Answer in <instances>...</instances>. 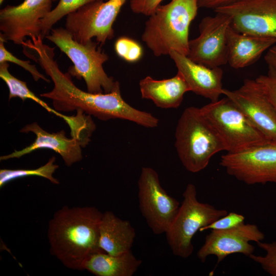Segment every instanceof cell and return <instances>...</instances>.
Listing matches in <instances>:
<instances>
[{
	"instance_id": "obj_1",
	"label": "cell",
	"mask_w": 276,
	"mask_h": 276,
	"mask_svg": "<svg viewBox=\"0 0 276 276\" xmlns=\"http://www.w3.org/2000/svg\"><path fill=\"white\" fill-rule=\"evenodd\" d=\"M54 57L53 49H45L38 54L36 61L51 78L54 84L51 91L40 96L52 100L55 110L60 111L81 110L103 121L120 119L142 126L148 124L150 113L133 108L124 100L118 81L109 93L93 94L84 91L74 84L68 72L63 73L60 70Z\"/></svg>"
},
{
	"instance_id": "obj_2",
	"label": "cell",
	"mask_w": 276,
	"mask_h": 276,
	"mask_svg": "<svg viewBox=\"0 0 276 276\" xmlns=\"http://www.w3.org/2000/svg\"><path fill=\"white\" fill-rule=\"evenodd\" d=\"M103 213L94 206L65 205L49 222L50 250L65 266L82 270L92 254L104 251L100 246L99 226Z\"/></svg>"
},
{
	"instance_id": "obj_3",
	"label": "cell",
	"mask_w": 276,
	"mask_h": 276,
	"mask_svg": "<svg viewBox=\"0 0 276 276\" xmlns=\"http://www.w3.org/2000/svg\"><path fill=\"white\" fill-rule=\"evenodd\" d=\"M198 8V0L160 5L145 22L142 41L156 57L169 55L171 50L187 56L189 28Z\"/></svg>"
},
{
	"instance_id": "obj_4",
	"label": "cell",
	"mask_w": 276,
	"mask_h": 276,
	"mask_svg": "<svg viewBox=\"0 0 276 276\" xmlns=\"http://www.w3.org/2000/svg\"><path fill=\"white\" fill-rule=\"evenodd\" d=\"M175 147L186 169L197 173L204 169L212 157L226 151L221 137L202 113L200 108H186L175 129Z\"/></svg>"
},
{
	"instance_id": "obj_5",
	"label": "cell",
	"mask_w": 276,
	"mask_h": 276,
	"mask_svg": "<svg viewBox=\"0 0 276 276\" xmlns=\"http://www.w3.org/2000/svg\"><path fill=\"white\" fill-rule=\"evenodd\" d=\"M55 44L72 61L68 73L78 80L82 78L86 83L87 91L93 94L110 93L117 81L105 73L103 64L109 56L97 42L89 40L81 43L75 40L65 28H52L45 36Z\"/></svg>"
},
{
	"instance_id": "obj_6",
	"label": "cell",
	"mask_w": 276,
	"mask_h": 276,
	"mask_svg": "<svg viewBox=\"0 0 276 276\" xmlns=\"http://www.w3.org/2000/svg\"><path fill=\"white\" fill-rule=\"evenodd\" d=\"M182 196L183 200L177 214L165 234L173 254L186 259L193 254L192 238L197 232L228 212L199 201L196 188L193 183L187 185Z\"/></svg>"
},
{
	"instance_id": "obj_7",
	"label": "cell",
	"mask_w": 276,
	"mask_h": 276,
	"mask_svg": "<svg viewBox=\"0 0 276 276\" xmlns=\"http://www.w3.org/2000/svg\"><path fill=\"white\" fill-rule=\"evenodd\" d=\"M222 140L227 152H236L270 141L226 97L200 108Z\"/></svg>"
},
{
	"instance_id": "obj_8",
	"label": "cell",
	"mask_w": 276,
	"mask_h": 276,
	"mask_svg": "<svg viewBox=\"0 0 276 276\" xmlns=\"http://www.w3.org/2000/svg\"><path fill=\"white\" fill-rule=\"evenodd\" d=\"M127 0H97L66 16L65 29L74 39L85 43L95 38L100 45L114 37L113 23Z\"/></svg>"
},
{
	"instance_id": "obj_9",
	"label": "cell",
	"mask_w": 276,
	"mask_h": 276,
	"mask_svg": "<svg viewBox=\"0 0 276 276\" xmlns=\"http://www.w3.org/2000/svg\"><path fill=\"white\" fill-rule=\"evenodd\" d=\"M227 173L248 185L276 184V141L255 145L221 156Z\"/></svg>"
},
{
	"instance_id": "obj_10",
	"label": "cell",
	"mask_w": 276,
	"mask_h": 276,
	"mask_svg": "<svg viewBox=\"0 0 276 276\" xmlns=\"http://www.w3.org/2000/svg\"><path fill=\"white\" fill-rule=\"evenodd\" d=\"M137 184L142 215L154 234H165L177 214L179 202L163 189L157 173L151 167L142 168Z\"/></svg>"
},
{
	"instance_id": "obj_11",
	"label": "cell",
	"mask_w": 276,
	"mask_h": 276,
	"mask_svg": "<svg viewBox=\"0 0 276 276\" xmlns=\"http://www.w3.org/2000/svg\"><path fill=\"white\" fill-rule=\"evenodd\" d=\"M215 13L201 19L199 35L189 40L187 55L195 62L212 68L227 63V32L231 22L228 15Z\"/></svg>"
},
{
	"instance_id": "obj_12",
	"label": "cell",
	"mask_w": 276,
	"mask_h": 276,
	"mask_svg": "<svg viewBox=\"0 0 276 276\" xmlns=\"http://www.w3.org/2000/svg\"><path fill=\"white\" fill-rule=\"evenodd\" d=\"M214 11L228 15L236 31L276 41V0H235Z\"/></svg>"
},
{
	"instance_id": "obj_13",
	"label": "cell",
	"mask_w": 276,
	"mask_h": 276,
	"mask_svg": "<svg viewBox=\"0 0 276 276\" xmlns=\"http://www.w3.org/2000/svg\"><path fill=\"white\" fill-rule=\"evenodd\" d=\"M52 0H24L0 10V39L22 45L29 37L41 34L42 20L51 11Z\"/></svg>"
},
{
	"instance_id": "obj_14",
	"label": "cell",
	"mask_w": 276,
	"mask_h": 276,
	"mask_svg": "<svg viewBox=\"0 0 276 276\" xmlns=\"http://www.w3.org/2000/svg\"><path fill=\"white\" fill-rule=\"evenodd\" d=\"M264 238V233L255 224L243 223L229 229L211 230L197 256L203 263L208 257L214 255L217 258V265L232 254H242L248 257L255 250L249 242L257 243Z\"/></svg>"
},
{
	"instance_id": "obj_15",
	"label": "cell",
	"mask_w": 276,
	"mask_h": 276,
	"mask_svg": "<svg viewBox=\"0 0 276 276\" xmlns=\"http://www.w3.org/2000/svg\"><path fill=\"white\" fill-rule=\"evenodd\" d=\"M268 139L276 141V112L256 79H245L237 89L222 90Z\"/></svg>"
},
{
	"instance_id": "obj_16",
	"label": "cell",
	"mask_w": 276,
	"mask_h": 276,
	"mask_svg": "<svg viewBox=\"0 0 276 276\" xmlns=\"http://www.w3.org/2000/svg\"><path fill=\"white\" fill-rule=\"evenodd\" d=\"M169 55L188 86L190 91L209 99L217 101L222 95L223 70L220 67H209L197 63L187 56L171 50Z\"/></svg>"
},
{
	"instance_id": "obj_17",
	"label": "cell",
	"mask_w": 276,
	"mask_h": 276,
	"mask_svg": "<svg viewBox=\"0 0 276 276\" xmlns=\"http://www.w3.org/2000/svg\"><path fill=\"white\" fill-rule=\"evenodd\" d=\"M20 132H32L36 135V139L31 145L22 150H15L11 154L1 156V160L20 158L41 148L50 149L59 154L67 167H70L82 158L81 142L74 137L67 138L63 130L57 133H49L42 129L37 123L34 122L26 125Z\"/></svg>"
},
{
	"instance_id": "obj_18",
	"label": "cell",
	"mask_w": 276,
	"mask_h": 276,
	"mask_svg": "<svg viewBox=\"0 0 276 276\" xmlns=\"http://www.w3.org/2000/svg\"><path fill=\"white\" fill-rule=\"evenodd\" d=\"M227 63L235 69L254 64L265 51L276 44L273 39L242 33L231 26L227 32Z\"/></svg>"
},
{
	"instance_id": "obj_19",
	"label": "cell",
	"mask_w": 276,
	"mask_h": 276,
	"mask_svg": "<svg viewBox=\"0 0 276 276\" xmlns=\"http://www.w3.org/2000/svg\"><path fill=\"white\" fill-rule=\"evenodd\" d=\"M140 89L143 99L151 100L162 108H177L181 104L184 95L190 91L186 80L177 72L172 78L156 80L147 76L141 80Z\"/></svg>"
},
{
	"instance_id": "obj_20",
	"label": "cell",
	"mask_w": 276,
	"mask_h": 276,
	"mask_svg": "<svg viewBox=\"0 0 276 276\" xmlns=\"http://www.w3.org/2000/svg\"><path fill=\"white\" fill-rule=\"evenodd\" d=\"M135 235V229L129 221L119 218L111 211L103 213L99 243L104 252L117 255L130 251Z\"/></svg>"
},
{
	"instance_id": "obj_21",
	"label": "cell",
	"mask_w": 276,
	"mask_h": 276,
	"mask_svg": "<svg viewBox=\"0 0 276 276\" xmlns=\"http://www.w3.org/2000/svg\"><path fill=\"white\" fill-rule=\"evenodd\" d=\"M142 263L131 250L117 255L100 251L91 255L82 268L97 276H132Z\"/></svg>"
},
{
	"instance_id": "obj_22",
	"label": "cell",
	"mask_w": 276,
	"mask_h": 276,
	"mask_svg": "<svg viewBox=\"0 0 276 276\" xmlns=\"http://www.w3.org/2000/svg\"><path fill=\"white\" fill-rule=\"evenodd\" d=\"M9 64L8 62L0 63V77L7 84L9 90V100L12 98L18 97L23 101L31 99L45 108L48 112L52 113L62 119L66 123L70 120V116L63 114L55 109L50 107L46 103L36 96L28 87L27 83L11 75L9 71Z\"/></svg>"
},
{
	"instance_id": "obj_23",
	"label": "cell",
	"mask_w": 276,
	"mask_h": 276,
	"mask_svg": "<svg viewBox=\"0 0 276 276\" xmlns=\"http://www.w3.org/2000/svg\"><path fill=\"white\" fill-rule=\"evenodd\" d=\"M56 158L52 156L44 165L35 169H1L0 170V187L13 179L29 176H37L49 180L52 183L58 185L59 181L53 176V174L58 168L54 164Z\"/></svg>"
},
{
	"instance_id": "obj_24",
	"label": "cell",
	"mask_w": 276,
	"mask_h": 276,
	"mask_svg": "<svg viewBox=\"0 0 276 276\" xmlns=\"http://www.w3.org/2000/svg\"><path fill=\"white\" fill-rule=\"evenodd\" d=\"M95 1L97 0H59L56 7L52 9L42 20L41 36L42 39L50 33L53 26L62 17Z\"/></svg>"
},
{
	"instance_id": "obj_25",
	"label": "cell",
	"mask_w": 276,
	"mask_h": 276,
	"mask_svg": "<svg viewBox=\"0 0 276 276\" xmlns=\"http://www.w3.org/2000/svg\"><path fill=\"white\" fill-rule=\"evenodd\" d=\"M114 50L117 55L128 62L139 61L143 55V49L134 40L120 37L114 43Z\"/></svg>"
},
{
	"instance_id": "obj_26",
	"label": "cell",
	"mask_w": 276,
	"mask_h": 276,
	"mask_svg": "<svg viewBox=\"0 0 276 276\" xmlns=\"http://www.w3.org/2000/svg\"><path fill=\"white\" fill-rule=\"evenodd\" d=\"M257 245L266 251L264 256L251 254L248 257L260 265L262 269L271 276H276V241L266 243L260 241Z\"/></svg>"
},
{
	"instance_id": "obj_27",
	"label": "cell",
	"mask_w": 276,
	"mask_h": 276,
	"mask_svg": "<svg viewBox=\"0 0 276 276\" xmlns=\"http://www.w3.org/2000/svg\"><path fill=\"white\" fill-rule=\"evenodd\" d=\"M5 42L4 41L0 39V63L12 62L20 66L29 72L35 81H37L39 79H42L47 82H50V80L37 70L35 65L31 64L29 60H22L18 59L8 51L5 47Z\"/></svg>"
},
{
	"instance_id": "obj_28",
	"label": "cell",
	"mask_w": 276,
	"mask_h": 276,
	"mask_svg": "<svg viewBox=\"0 0 276 276\" xmlns=\"http://www.w3.org/2000/svg\"><path fill=\"white\" fill-rule=\"evenodd\" d=\"M245 217L235 212H231L210 224L201 228L199 231L205 230H222L229 229L244 223Z\"/></svg>"
},
{
	"instance_id": "obj_29",
	"label": "cell",
	"mask_w": 276,
	"mask_h": 276,
	"mask_svg": "<svg viewBox=\"0 0 276 276\" xmlns=\"http://www.w3.org/2000/svg\"><path fill=\"white\" fill-rule=\"evenodd\" d=\"M255 79L276 112V74L268 71L267 75H261Z\"/></svg>"
},
{
	"instance_id": "obj_30",
	"label": "cell",
	"mask_w": 276,
	"mask_h": 276,
	"mask_svg": "<svg viewBox=\"0 0 276 276\" xmlns=\"http://www.w3.org/2000/svg\"><path fill=\"white\" fill-rule=\"evenodd\" d=\"M164 0H130L132 12L147 16L152 15Z\"/></svg>"
},
{
	"instance_id": "obj_31",
	"label": "cell",
	"mask_w": 276,
	"mask_h": 276,
	"mask_svg": "<svg viewBox=\"0 0 276 276\" xmlns=\"http://www.w3.org/2000/svg\"><path fill=\"white\" fill-rule=\"evenodd\" d=\"M264 60L268 66L269 71L276 74V44L267 51L264 56Z\"/></svg>"
},
{
	"instance_id": "obj_32",
	"label": "cell",
	"mask_w": 276,
	"mask_h": 276,
	"mask_svg": "<svg viewBox=\"0 0 276 276\" xmlns=\"http://www.w3.org/2000/svg\"><path fill=\"white\" fill-rule=\"evenodd\" d=\"M235 0H198L199 8L213 9L228 4Z\"/></svg>"
},
{
	"instance_id": "obj_33",
	"label": "cell",
	"mask_w": 276,
	"mask_h": 276,
	"mask_svg": "<svg viewBox=\"0 0 276 276\" xmlns=\"http://www.w3.org/2000/svg\"><path fill=\"white\" fill-rule=\"evenodd\" d=\"M5 0H0V4L2 5Z\"/></svg>"
},
{
	"instance_id": "obj_34",
	"label": "cell",
	"mask_w": 276,
	"mask_h": 276,
	"mask_svg": "<svg viewBox=\"0 0 276 276\" xmlns=\"http://www.w3.org/2000/svg\"><path fill=\"white\" fill-rule=\"evenodd\" d=\"M105 1H106V0H105Z\"/></svg>"
}]
</instances>
